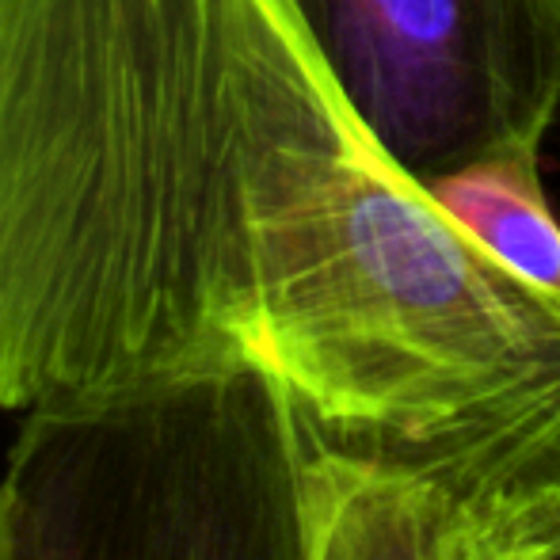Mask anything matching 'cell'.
Instances as JSON below:
<instances>
[{
    "label": "cell",
    "instance_id": "obj_1",
    "mask_svg": "<svg viewBox=\"0 0 560 560\" xmlns=\"http://www.w3.org/2000/svg\"><path fill=\"white\" fill-rule=\"evenodd\" d=\"M305 423L229 366L23 416L0 477L4 560H310Z\"/></svg>",
    "mask_w": 560,
    "mask_h": 560
},
{
    "label": "cell",
    "instance_id": "obj_2",
    "mask_svg": "<svg viewBox=\"0 0 560 560\" xmlns=\"http://www.w3.org/2000/svg\"><path fill=\"white\" fill-rule=\"evenodd\" d=\"M336 84L420 184L541 156L560 115V0H294Z\"/></svg>",
    "mask_w": 560,
    "mask_h": 560
},
{
    "label": "cell",
    "instance_id": "obj_3",
    "mask_svg": "<svg viewBox=\"0 0 560 560\" xmlns=\"http://www.w3.org/2000/svg\"><path fill=\"white\" fill-rule=\"evenodd\" d=\"M302 488L310 560H457L454 503L416 472L305 428Z\"/></svg>",
    "mask_w": 560,
    "mask_h": 560
},
{
    "label": "cell",
    "instance_id": "obj_4",
    "mask_svg": "<svg viewBox=\"0 0 560 560\" xmlns=\"http://www.w3.org/2000/svg\"><path fill=\"white\" fill-rule=\"evenodd\" d=\"M423 187L488 256L560 305V222L541 187L538 156H492Z\"/></svg>",
    "mask_w": 560,
    "mask_h": 560
},
{
    "label": "cell",
    "instance_id": "obj_5",
    "mask_svg": "<svg viewBox=\"0 0 560 560\" xmlns=\"http://www.w3.org/2000/svg\"><path fill=\"white\" fill-rule=\"evenodd\" d=\"M457 560H557V549L530 546V549H503V553H477V557L457 553Z\"/></svg>",
    "mask_w": 560,
    "mask_h": 560
},
{
    "label": "cell",
    "instance_id": "obj_6",
    "mask_svg": "<svg viewBox=\"0 0 560 560\" xmlns=\"http://www.w3.org/2000/svg\"><path fill=\"white\" fill-rule=\"evenodd\" d=\"M0 560H4V526H0Z\"/></svg>",
    "mask_w": 560,
    "mask_h": 560
},
{
    "label": "cell",
    "instance_id": "obj_7",
    "mask_svg": "<svg viewBox=\"0 0 560 560\" xmlns=\"http://www.w3.org/2000/svg\"><path fill=\"white\" fill-rule=\"evenodd\" d=\"M557 560H560V553H557Z\"/></svg>",
    "mask_w": 560,
    "mask_h": 560
}]
</instances>
